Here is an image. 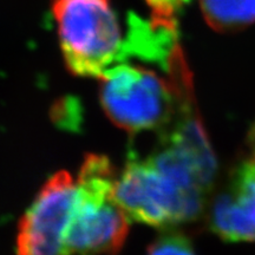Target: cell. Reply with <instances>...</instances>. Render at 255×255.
<instances>
[{"instance_id": "cell-1", "label": "cell", "mask_w": 255, "mask_h": 255, "mask_svg": "<svg viewBox=\"0 0 255 255\" xmlns=\"http://www.w3.org/2000/svg\"><path fill=\"white\" fill-rule=\"evenodd\" d=\"M207 190L190 162L161 143L148 157L130 156L117 176L116 200L129 219L170 227L199 218Z\"/></svg>"}, {"instance_id": "cell-2", "label": "cell", "mask_w": 255, "mask_h": 255, "mask_svg": "<svg viewBox=\"0 0 255 255\" xmlns=\"http://www.w3.org/2000/svg\"><path fill=\"white\" fill-rule=\"evenodd\" d=\"M117 174L105 156L90 154L77 180V200L65 237V255H117L129 216L116 200Z\"/></svg>"}, {"instance_id": "cell-3", "label": "cell", "mask_w": 255, "mask_h": 255, "mask_svg": "<svg viewBox=\"0 0 255 255\" xmlns=\"http://www.w3.org/2000/svg\"><path fill=\"white\" fill-rule=\"evenodd\" d=\"M66 68L101 77L126 62V39L110 0H51Z\"/></svg>"}, {"instance_id": "cell-4", "label": "cell", "mask_w": 255, "mask_h": 255, "mask_svg": "<svg viewBox=\"0 0 255 255\" xmlns=\"http://www.w3.org/2000/svg\"><path fill=\"white\" fill-rule=\"evenodd\" d=\"M100 78L101 104L117 127L129 132L164 131L173 122L177 96L169 78L124 62L108 69Z\"/></svg>"}, {"instance_id": "cell-5", "label": "cell", "mask_w": 255, "mask_h": 255, "mask_svg": "<svg viewBox=\"0 0 255 255\" xmlns=\"http://www.w3.org/2000/svg\"><path fill=\"white\" fill-rule=\"evenodd\" d=\"M76 200L77 180L65 170L53 174L20 219L17 255H65Z\"/></svg>"}, {"instance_id": "cell-6", "label": "cell", "mask_w": 255, "mask_h": 255, "mask_svg": "<svg viewBox=\"0 0 255 255\" xmlns=\"http://www.w3.org/2000/svg\"><path fill=\"white\" fill-rule=\"evenodd\" d=\"M209 226L225 241H255L254 159L241 162L229 174L210 208Z\"/></svg>"}, {"instance_id": "cell-7", "label": "cell", "mask_w": 255, "mask_h": 255, "mask_svg": "<svg viewBox=\"0 0 255 255\" xmlns=\"http://www.w3.org/2000/svg\"><path fill=\"white\" fill-rule=\"evenodd\" d=\"M207 24L215 31L232 33L255 23V0H200Z\"/></svg>"}, {"instance_id": "cell-8", "label": "cell", "mask_w": 255, "mask_h": 255, "mask_svg": "<svg viewBox=\"0 0 255 255\" xmlns=\"http://www.w3.org/2000/svg\"><path fill=\"white\" fill-rule=\"evenodd\" d=\"M146 255H195V252L187 237L180 233H168L152 242Z\"/></svg>"}, {"instance_id": "cell-9", "label": "cell", "mask_w": 255, "mask_h": 255, "mask_svg": "<svg viewBox=\"0 0 255 255\" xmlns=\"http://www.w3.org/2000/svg\"><path fill=\"white\" fill-rule=\"evenodd\" d=\"M151 9L150 23L157 26L176 28V14L183 0H146Z\"/></svg>"}, {"instance_id": "cell-10", "label": "cell", "mask_w": 255, "mask_h": 255, "mask_svg": "<svg viewBox=\"0 0 255 255\" xmlns=\"http://www.w3.org/2000/svg\"><path fill=\"white\" fill-rule=\"evenodd\" d=\"M247 145H248V149H250V151H251L252 159H254L255 161V123L253 124V127L251 128L250 132H248Z\"/></svg>"}]
</instances>
